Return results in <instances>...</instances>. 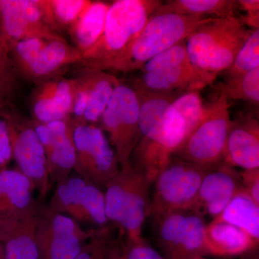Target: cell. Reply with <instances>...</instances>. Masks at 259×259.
I'll return each mask as SVG.
<instances>
[{
	"instance_id": "obj_26",
	"label": "cell",
	"mask_w": 259,
	"mask_h": 259,
	"mask_svg": "<svg viewBox=\"0 0 259 259\" xmlns=\"http://www.w3.org/2000/svg\"><path fill=\"white\" fill-rule=\"evenodd\" d=\"M238 1L235 0H170L163 2L153 14L174 13L202 18L238 17Z\"/></svg>"
},
{
	"instance_id": "obj_14",
	"label": "cell",
	"mask_w": 259,
	"mask_h": 259,
	"mask_svg": "<svg viewBox=\"0 0 259 259\" xmlns=\"http://www.w3.org/2000/svg\"><path fill=\"white\" fill-rule=\"evenodd\" d=\"M33 121L35 131L47 156L51 186L71 176L74 171L76 152L71 118L40 123Z\"/></svg>"
},
{
	"instance_id": "obj_33",
	"label": "cell",
	"mask_w": 259,
	"mask_h": 259,
	"mask_svg": "<svg viewBox=\"0 0 259 259\" xmlns=\"http://www.w3.org/2000/svg\"><path fill=\"white\" fill-rule=\"evenodd\" d=\"M47 39L30 37L17 42L10 51L12 61L18 76L33 62L47 44Z\"/></svg>"
},
{
	"instance_id": "obj_32",
	"label": "cell",
	"mask_w": 259,
	"mask_h": 259,
	"mask_svg": "<svg viewBox=\"0 0 259 259\" xmlns=\"http://www.w3.org/2000/svg\"><path fill=\"white\" fill-rule=\"evenodd\" d=\"M259 67V29L250 30L249 35L237 54L229 69L225 71V76L245 74Z\"/></svg>"
},
{
	"instance_id": "obj_38",
	"label": "cell",
	"mask_w": 259,
	"mask_h": 259,
	"mask_svg": "<svg viewBox=\"0 0 259 259\" xmlns=\"http://www.w3.org/2000/svg\"><path fill=\"white\" fill-rule=\"evenodd\" d=\"M239 174L245 192L259 204V168L243 170Z\"/></svg>"
},
{
	"instance_id": "obj_20",
	"label": "cell",
	"mask_w": 259,
	"mask_h": 259,
	"mask_svg": "<svg viewBox=\"0 0 259 259\" xmlns=\"http://www.w3.org/2000/svg\"><path fill=\"white\" fill-rule=\"evenodd\" d=\"M81 60V51L64 37L48 40L36 59L20 76L38 85L62 76L70 66L79 64Z\"/></svg>"
},
{
	"instance_id": "obj_39",
	"label": "cell",
	"mask_w": 259,
	"mask_h": 259,
	"mask_svg": "<svg viewBox=\"0 0 259 259\" xmlns=\"http://www.w3.org/2000/svg\"><path fill=\"white\" fill-rule=\"evenodd\" d=\"M123 243L124 242L120 240L107 259H125V254H124Z\"/></svg>"
},
{
	"instance_id": "obj_41",
	"label": "cell",
	"mask_w": 259,
	"mask_h": 259,
	"mask_svg": "<svg viewBox=\"0 0 259 259\" xmlns=\"http://www.w3.org/2000/svg\"><path fill=\"white\" fill-rule=\"evenodd\" d=\"M194 259H207L204 256H200V257H197V258H194Z\"/></svg>"
},
{
	"instance_id": "obj_21",
	"label": "cell",
	"mask_w": 259,
	"mask_h": 259,
	"mask_svg": "<svg viewBox=\"0 0 259 259\" xmlns=\"http://www.w3.org/2000/svg\"><path fill=\"white\" fill-rule=\"evenodd\" d=\"M76 78L86 93L88 106L80 121L97 125L120 80L110 73L92 68H81Z\"/></svg>"
},
{
	"instance_id": "obj_3",
	"label": "cell",
	"mask_w": 259,
	"mask_h": 259,
	"mask_svg": "<svg viewBox=\"0 0 259 259\" xmlns=\"http://www.w3.org/2000/svg\"><path fill=\"white\" fill-rule=\"evenodd\" d=\"M250 32L239 17L211 19L186 38L191 62L207 72H224L233 64Z\"/></svg>"
},
{
	"instance_id": "obj_28",
	"label": "cell",
	"mask_w": 259,
	"mask_h": 259,
	"mask_svg": "<svg viewBox=\"0 0 259 259\" xmlns=\"http://www.w3.org/2000/svg\"><path fill=\"white\" fill-rule=\"evenodd\" d=\"M90 0H40L46 22L54 32L69 30Z\"/></svg>"
},
{
	"instance_id": "obj_9",
	"label": "cell",
	"mask_w": 259,
	"mask_h": 259,
	"mask_svg": "<svg viewBox=\"0 0 259 259\" xmlns=\"http://www.w3.org/2000/svg\"><path fill=\"white\" fill-rule=\"evenodd\" d=\"M8 122L13 159L18 170L28 177L37 194V200L44 203L51 186L47 156L33 121L13 110H5Z\"/></svg>"
},
{
	"instance_id": "obj_15",
	"label": "cell",
	"mask_w": 259,
	"mask_h": 259,
	"mask_svg": "<svg viewBox=\"0 0 259 259\" xmlns=\"http://www.w3.org/2000/svg\"><path fill=\"white\" fill-rule=\"evenodd\" d=\"M44 203L0 218V245L5 259H39L37 229Z\"/></svg>"
},
{
	"instance_id": "obj_6",
	"label": "cell",
	"mask_w": 259,
	"mask_h": 259,
	"mask_svg": "<svg viewBox=\"0 0 259 259\" xmlns=\"http://www.w3.org/2000/svg\"><path fill=\"white\" fill-rule=\"evenodd\" d=\"M228 101L220 92L217 98L206 105L203 120L172 157L202 166H214L222 163L232 122Z\"/></svg>"
},
{
	"instance_id": "obj_31",
	"label": "cell",
	"mask_w": 259,
	"mask_h": 259,
	"mask_svg": "<svg viewBox=\"0 0 259 259\" xmlns=\"http://www.w3.org/2000/svg\"><path fill=\"white\" fill-rule=\"evenodd\" d=\"M10 47L0 35V110L12 106L18 74L10 56Z\"/></svg>"
},
{
	"instance_id": "obj_18",
	"label": "cell",
	"mask_w": 259,
	"mask_h": 259,
	"mask_svg": "<svg viewBox=\"0 0 259 259\" xmlns=\"http://www.w3.org/2000/svg\"><path fill=\"white\" fill-rule=\"evenodd\" d=\"M73 79L54 78L37 85L30 97L32 120L40 123L70 118L74 105Z\"/></svg>"
},
{
	"instance_id": "obj_19",
	"label": "cell",
	"mask_w": 259,
	"mask_h": 259,
	"mask_svg": "<svg viewBox=\"0 0 259 259\" xmlns=\"http://www.w3.org/2000/svg\"><path fill=\"white\" fill-rule=\"evenodd\" d=\"M223 162L243 170L259 168L258 119L243 117L232 121L223 153Z\"/></svg>"
},
{
	"instance_id": "obj_5",
	"label": "cell",
	"mask_w": 259,
	"mask_h": 259,
	"mask_svg": "<svg viewBox=\"0 0 259 259\" xmlns=\"http://www.w3.org/2000/svg\"><path fill=\"white\" fill-rule=\"evenodd\" d=\"M213 166L171 157L153 182L149 217L177 210H194L202 181Z\"/></svg>"
},
{
	"instance_id": "obj_1",
	"label": "cell",
	"mask_w": 259,
	"mask_h": 259,
	"mask_svg": "<svg viewBox=\"0 0 259 259\" xmlns=\"http://www.w3.org/2000/svg\"><path fill=\"white\" fill-rule=\"evenodd\" d=\"M211 19L174 13L153 14L139 36L125 51L111 59L82 67L106 72L128 73L140 70L150 59L186 40L197 27Z\"/></svg>"
},
{
	"instance_id": "obj_40",
	"label": "cell",
	"mask_w": 259,
	"mask_h": 259,
	"mask_svg": "<svg viewBox=\"0 0 259 259\" xmlns=\"http://www.w3.org/2000/svg\"><path fill=\"white\" fill-rule=\"evenodd\" d=\"M0 259H5L4 251H3V247L0 245Z\"/></svg>"
},
{
	"instance_id": "obj_35",
	"label": "cell",
	"mask_w": 259,
	"mask_h": 259,
	"mask_svg": "<svg viewBox=\"0 0 259 259\" xmlns=\"http://www.w3.org/2000/svg\"><path fill=\"white\" fill-rule=\"evenodd\" d=\"M123 250L125 259H165L145 239L139 242L126 240L123 243Z\"/></svg>"
},
{
	"instance_id": "obj_36",
	"label": "cell",
	"mask_w": 259,
	"mask_h": 259,
	"mask_svg": "<svg viewBox=\"0 0 259 259\" xmlns=\"http://www.w3.org/2000/svg\"><path fill=\"white\" fill-rule=\"evenodd\" d=\"M5 109L0 110V169L6 168L8 163L13 159L8 122L5 116Z\"/></svg>"
},
{
	"instance_id": "obj_34",
	"label": "cell",
	"mask_w": 259,
	"mask_h": 259,
	"mask_svg": "<svg viewBox=\"0 0 259 259\" xmlns=\"http://www.w3.org/2000/svg\"><path fill=\"white\" fill-rule=\"evenodd\" d=\"M190 63L185 40L154 56L140 70L142 73H147Z\"/></svg>"
},
{
	"instance_id": "obj_17",
	"label": "cell",
	"mask_w": 259,
	"mask_h": 259,
	"mask_svg": "<svg viewBox=\"0 0 259 259\" xmlns=\"http://www.w3.org/2000/svg\"><path fill=\"white\" fill-rule=\"evenodd\" d=\"M243 190L239 171L224 162L218 163L211 167L202 180L194 211L214 219Z\"/></svg>"
},
{
	"instance_id": "obj_23",
	"label": "cell",
	"mask_w": 259,
	"mask_h": 259,
	"mask_svg": "<svg viewBox=\"0 0 259 259\" xmlns=\"http://www.w3.org/2000/svg\"><path fill=\"white\" fill-rule=\"evenodd\" d=\"M32 182L19 170L0 169V218L26 210L38 202Z\"/></svg>"
},
{
	"instance_id": "obj_30",
	"label": "cell",
	"mask_w": 259,
	"mask_h": 259,
	"mask_svg": "<svg viewBox=\"0 0 259 259\" xmlns=\"http://www.w3.org/2000/svg\"><path fill=\"white\" fill-rule=\"evenodd\" d=\"M117 227L109 225L95 230L93 236L83 245L79 254L74 259H107L117 244L120 238L115 235Z\"/></svg>"
},
{
	"instance_id": "obj_22",
	"label": "cell",
	"mask_w": 259,
	"mask_h": 259,
	"mask_svg": "<svg viewBox=\"0 0 259 259\" xmlns=\"http://www.w3.org/2000/svg\"><path fill=\"white\" fill-rule=\"evenodd\" d=\"M205 242L208 255L221 257L243 254L258 245L243 230L215 220L206 226Z\"/></svg>"
},
{
	"instance_id": "obj_29",
	"label": "cell",
	"mask_w": 259,
	"mask_h": 259,
	"mask_svg": "<svg viewBox=\"0 0 259 259\" xmlns=\"http://www.w3.org/2000/svg\"><path fill=\"white\" fill-rule=\"evenodd\" d=\"M220 92L228 100H243L258 106L259 67L245 74L225 76L224 82L220 86Z\"/></svg>"
},
{
	"instance_id": "obj_16",
	"label": "cell",
	"mask_w": 259,
	"mask_h": 259,
	"mask_svg": "<svg viewBox=\"0 0 259 259\" xmlns=\"http://www.w3.org/2000/svg\"><path fill=\"white\" fill-rule=\"evenodd\" d=\"M218 74L196 67L192 63L142 73L133 86L151 93L180 95L199 92L212 84Z\"/></svg>"
},
{
	"instance_id": "obj_4",
	"label": "cell",
	"mask_w": 259,
	"mask_h": 259,
	"mask_svg": "<svg viewBox=\"0 0 259 259\" xmlns=\"http://www.w3.org/2000/svg\"><path fill=\"white\" fill-rule=\"evenodd\" d=\"M163 1L116 0L110 3L99 40L81 54L79 66L107 60L125 51L134 41Z\"/></svg>"
},
{
	"instance_id": "obj_7",
	"label": "cell",
	"mask_w": 259,
	"mask_h": 259,
	"mask_svg": "<svg viewBox=\"0 0 259 259\" xmlns=\"http://www.w3.org/2000/svg\"><path fill=\"white\" fill-rule=\"evenodd\" d=\"M97 125L106 134L120 168L127 166L140 139L139 103L132 86L119 82Z\"/></svg>"
},
{
	"instance_id": "obj_12",
	"label": "cell",
	"mask_w": 259,
	"mask_h": 259,
	"mask_svg": "<svg viewBox=\"0 0 259 259\" xmlns=\"http://www.w3.org/2000/svg\"><path fill=\"white\" fill-rule=\"evenodd\" d=\"M97 229H83L75 220L44 204L37 229L39 259H74Z\"/></svg>"
},
{
	"instance_id": "obj_10",
	"label": "cell",
	"mask_w": 259,
	"mask_h": 259,
	"mask_svg": "<svg viewBox=\"0 0 259 259\" xmlns=\"http://www.w3.org/2000/svg\"><path fill=\"white\" fill-rule=\"evenodd\" d=\"M156 236L165 259H194L208 255L204 217L194 210H177L153 218Z\"/></svg>"
},
{
	"instance_id": "obj_8",
	"label": "cell",
	"mask_w": 259,
	"mask_h": 259,
	"mask_svg": "<svg viewBox=\"0 0 259 259\" xmlns=\"http://www.w3.org/2000/svg\"><path fill=\"white\" fill-rule=\"evenodd\" d=\"M71 121L76 152L74 171L104 191L120 171L115 151L98 125L72 118Z\"/></svg>"
},
{
	"instance_id": "obj_25",
	"label": "cell",
	"mask_w": 259,
	"mask_h": 259,
	"mask_svg": "<svg viewBox=\"0 0 259 259\" xmlns=\"http://www.w3.org/2000/svg\"><path fill=\"white\" fill-rule=\"evenodd\" d=\"M110 6V3L106 2L90 1L68 30L73 45L81 54L93 47L101 36Z\"/></svg>"
},
{
	"instance_id": "obj_11",
	"label": "cell",
	"mask_w": 259,
	"mask_h": 259,
	"mask_svg": "<svg viewBox=\"0 0 259 259\" xmlns=\"http://www.w3.org/2000/svg\"><path fill=\"white\" fill-rule=\"evenodd\" d=\"M46 205L80 224L86 223L95 227V229L110 225L105 212L104 191L78 175L69 176L58 183Z\"/></svg>"
},
{
	"instance_id": "obj_13",
	"label": "cell",
	"mask_w": 259,
	"mask_h": 259,
	"mask_svg": "<svg viewBox=\"0 0 259 259\" xmlns=\"http://www.w3.org/2000/svg\"><path fill=\"white\" fill-rule=\"evenodd\" d=\"M0 35L10 50L30 37L63 38L47 25L40 0H0Z\"/></svg>"
},
{
	"instance_id": "obj_37",
	"label": "cell",
	"mask_w": 259,
	"mask_h": 259,
	"mask_svg": "<svg viewBox=\"0 0 259 259\" xmlns=\"http://www.w3.org/2000/svg\"><path fill=\"white\" fill-rule=\"evenodd\" d=\"M240 10L245 12V15H241V19L245 26L251 27V30L259 29V1L258 0H238Z\"/></svg>"
},
{
	"instance_id": "obj_24",
	"label": "cell",
	"mask_w": 259,
	"mask_h": 259,
	"mask_svg": "<svg viewBox=\"0 0 259 259\" xmlns=\"http://www.w3.org/2000/svg\"><path fill=\"white\" fill-rule=\"evenodd\" d=\"M132 87L137 95L139 103V143L145 144L156 137L167 110L179 95L151 93L138 87Z\"/></svg>"
},
{
	"instance_id": "obj_27",
	"label": "cell",
	"mask_w": 259,
	"mask_h": 259,
	"mask_svg": "<svg viewBox=\"0 0 259 259\" xmlns=\"http://www.w3.org/2000/svg\"><path fill=\"white\" fill-rule=\"evenodd\" d=\"M243 230L255 241L259 239V204L245 190L237 194L220 215L214 218Z\"/></svg>"
},
{
	"instance_id": "obj_2",
	"label": "cell",
	"mask_w": 259,
	"mask_h": 259,
	"mask_svg": "<svg viewBox=\"0 0 259 259\" xmlns=\"http://www.w3.org/2000/svg\"><path fill=\"white\" fill-rule=\"evenodd\" d=\"M152 186L144 173L129 163L120 168L104 190L107 220L119 228L126 240L144 239L143 228L150 215Z\"/></svg>"
}]
</instances>
